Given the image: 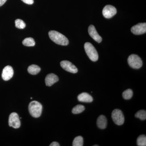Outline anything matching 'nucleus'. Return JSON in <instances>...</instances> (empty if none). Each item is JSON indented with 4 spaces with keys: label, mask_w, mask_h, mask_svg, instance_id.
Masks as SVG:
<instances>
[{
    "label": "nucleus",
    "mask_w": 146,
    "mask_h": 146,
    "mask_svg": "<svg viewBox=\"0 0 146 146\" xmlns=\"http://www.w3.org/2000/svg\"><path fill=\"white\" fill-rule=\"evenodd\" d=\"M48 35L50 39L57 44L67 46L69 44V40L68 38L58 32L51 31L49 32Z\"/></svg>",
    "instance_id": "obj_1"
},
{
    "label": "nucleus",
    "mask_w": 146,
    "mask_h": 146,
    "mask_svg": "<svg viewBox=\"0 0 146 146\" xmlns=\"http://www.w3.org/2000/svg\"><path fill=\"white\" fill-rule=\"evenodd\" d=\"M29 110L30 114L33 117L38 118L42 114V106L39 102L34 101L30 103Z\"/></svg>",
    "instance_id": "obj_2"
},
{
    "label": "nucleus",
    "mask_w": 146,
    "mask_h": 146,
    "mask_svg": "<svg viewBox=\"0 0 146 146\" xmlns=\"http://www.w3.org/2000/svg\"><path fill=\"white\" fill-rule=\"evenodd\" d=\"M84 50L88 57L92 61H96L98 59V54L95 47L91 43L86 42L84 44Z\"/></svg>",
    "instance_id": "obj_3"
},
{
    "label": "nucleus",
    "mask_w": 146,
    "mask_h": 146,
    "mask_svg": "<svg viewBox=\"0 0 146 146\" xmlns=\"http://www.w3.org/2000/svg\"><path fill=\"white\" fill-rule=\"evenodd\" d=\"M127 61L129 66L133 69H139L143 65V61L137 55H131L129 56Z\"/></svg>",
    "instance_id": "obj_4"
},
{
    "label": "nucleus",
    "mask_w": 146,
    "mask_h": 146,
    "mask_svg": "<svg viewBox=\"0 0 146 146\" xmlns=\"http://www.w3.org/2000/svg\"><path fill=\"white\" fill-rule=\"evenodd\" d=\"M112 118L113 121L117 125H122L124 123V116L122 112L119 109H115L112 111Z\"/></svg>",
    "instance_id": "obj_5"
},
{
    "label": "nucleus",
    "mask_w": 146,
    "mask_h": 146,
    "mask_svg": "<svg viewBox=\"0 0 146 146\" xmlns=\"http://www.w3.org/2000/svg\"><path fill=\"white\" fill-rule=\"evenodd\" d=\"M9 126L14 128H18L21 127V121L17 113L13 112L9 115Z\"/></svg>",
    "instance_id": "obj_6"
},
{
    "label": "nucleus",
    "mask_w": 146,
    "mask_h": 146,
    "mask_svg": "<svg viewBox=\"0 0 146 146\" xmlns=\"http://www.w3.org/2000/svg\"><path fill=\"white\" fill-rule=\"evenodd\" d=\"M60 66L63 69L67 72L73 74L78 72L77 68L74 64L68 60H63L60 63Z\"/></svg>",
    "instance_id": "obj_7"
},
{
    "label": "nucleus",
    "mask_w": 146,
    "mask_h": 146,
    "mask_svg": "<svg viewBox=\"0 0 146 146\" xmlns=\"http://www.w3.org/2000/svg\"><path fill=\"white\" fill-rule=\"evenodd\" d=\"M117 9L115 7L111 5H107L104 8L102 14L105 18H110L117 13Z\"/></svg>",
    "instance_id": "obj_8"
},
{
    "label": "nucleus",
    "mask_w": 146,
    "mask_h": 146,
    "mask_svg": "<svg viewBox=\"0 0 146 146\" xmlns=\"http://www.w3.org/2000/svg\"><path fill=\"white\" fill-rule=\"evenodd\" d=\"M131 31L133 34L140 35L146 32V23H140L134 26L131 28Z\"/></svg>",
    "instance_id": "obj_9"
},
{
    "label": "nucleus",
    "mask_w": 146,
    "mask_h": 146,
    "mask_svg": "<svg viewBox=\"0 0 146 146\" xmlns=\"http://www.w3.org/2000/svg\"><path fill=\"white\" fill-rule=\"evenodd\" d=\"M13 68L11 66L7 65L3 70L2 77L3 80L7 81L12 78L13 75Z\"/></svg>",
    "instance_id": "obj_10"
},
{
    "label": "nucleus",
    "mask_w": 146,
    "mask_h": 146,
    "mask_svg": "<svg viewBox=\"0 0 146 146\" xmlns=\"http://www.w3.org/2000/svg\"><path fill=\"white\" fill-rule=\"evenodd\" d=\"M88 32L90 36L94 39V40L100 43L101 42L102 39L101 36H100L97 32L95 27L93 25H91L89 27L88 29Z\"/></svg>",
    "instance_id": "obj_11"
},
{
    "label": "nucleus",
    "mask_w": 146,
    "mask_h": 146,
    "mask_svg": "<svg viewBox=\"0 0 146 146\" xmlns=\"http://www.w3.org/2000/svg\"><path fill=\"white\" fill-rule=\"evenodd\" d=\"M58 77L54 74H50L47 75L45 78V82L47 86H50L58 81Z\"/></svg>",
    "instance_id": "obj_12"
},
{
    "label": "nucleus",
    "mask_w": 146,
    "mask_h": 146,
    "mask_svg": "<svg viewBox=\"0 0 146 146\" xmlns=\"http://www.w3.org/2000/svg\"><path fill=\"white\" fill-rule=\"evenodd\" d=\"M97 124L98 127L101 129H104L107 125V120L105 116L101 115L98 118Z\"/></svg>",
    "instance_id": "obj_13"
},
{
    "label": "nucleus",
    "mask_w": 146,
    "mask_h": 146,
    "mask_svg": "<svg viewBox=\"0 0 146 146\" xmlns=\"http://www.w3.org/2000/svg\"><path fill=\"white\" fill-rule=\"evenodd\" d=\"M79 101L83 102H91L93 101V98L91 95L86 93H82L78 96Z\"/></svg>",
    "instance_id": "obj_14"
},
{
    "label": "nucleus",
    "mask_w": 146,
    "mask_h": 146,
    "mask_svg": "<svg viewBox=\"0 0 146 146\" xmlns=\"http://www.w3.org/2000/svg\"><path fill=\"white\" fill-rule=\"evenodd\" d=\"M41 71V69L38 65H32L29 66L28 68V72L31 74H37Z\"/></svg>",
    "instance_id": "obj_15"
},
{
    "label": "nucleus",
    "mask_w": 146,
    "mask_h": 146,
    "mask_svg": "<svg viewBox=\"0 0 146 146\" xmlns=\"http://www.w3.org/2000/svg\"><path fill=\"white\" fill-rule=\"evenodd\" d=\"M23 44L26 46H34L35 44L34 39L32 37L26 38L23 41Z\"/></svg>",
    "instance_id": "obj_16"
},
{
    "label": "nucleus",
    "mask_w": 146,
    "mask_h": 146,
    "mask_svg": "<svg viewBox=\"0 0 146 146\" xmlns=\"http://www.w3.org/2000/svg\"><path fill=\"white\" fill-rule=\"evenodd\" d=\"M85 110V107L82 105H78L75 106L72 110V112L74 114H78L83 112Z\"/></svg>",
    "instance_id": "obj_17"
},
{
    "label": "nucleus",
    "mask_w": 146,
    "mask_h": 146,
    "mask_svg": "<svg viewBox=\"0 0 146 146\" xmlns=\"http://www.w3.org/2000/svg\"><path fill=\"white\" fill-rule=\"evenodd\" d=\"M137 145L145 146L146 145V137L145 135H141L137 138Z\"/></svg>",
    "instance_id": "obj_18"
},
{
    "label": "nucleus",
    "mask_w": 146,
    "mask_h": 146,
    "mask_svg": "<svg viewBox=\"0 0 146 146\" xmlns=\"http://www.w3.org/2000/svg\"><path fill=\"white\" fill-rule=\"evenodd\" d=\"M73 146H83V138L81 136L76 137L74 139L72 143Z\"/></svg>",
    "instance_id": "obj_19"
},
{
    "label": "nucleus",
    "mask_w": 146,
    "mask_h": 146,
    "mask_svg": "<svg viewBox=\"0 0 146 146\" xmlns=\"http://www.w3.org/2000/svg\"><path fill=\"white\" fill-rule=\"evenodd\" d=\"M133 91L130 89H128L123 92V98L125 100H129L133 96Z\"/></svg>",
    "instance_id": "obj_20"
},
{
    "label": "nucleus",
    "mask_w": 146,
    "mask_h": 146,
    "mask_svg": "<svg viewBox=\"0 0 146 146\" xmlns=\"http://www.w3.org/2000/svg\"><path fill=\"white\" fill-rule=\"evenodd\" d=\"M136 118H139L141 120H145L146 119V111L145 110H141L138 111L135 115Z\"/></svg>",
    "instance_id": "obj_21"
},
{
    "label": "nucleus",
    "mask_w": 146,
    "mask_h": 146,
    "mask_svg": "<svg viewBox=\"0 0 146 146\" xmlns=\"http://www.w3.org/2000/svg\"><path fill=\"white\" fill-rule=\"evenodd\" d=\"M15 26L17 28L24 29L26 27V24L23 20L18 19L15 21Z\"/></svg>",
    "instance_id": "obj_22"
},
{
    "label": "nucleus",
    "mask_w": 146,
    "mask_h": 146,
    "mask_svg": "<svg viewBox=\"0 0 146 146\" xmlns=\"http://www.w3.org/2000/svg\"><path fill=\"white\" fill-rule=\"evenodd\" d=\"M21 1H23L25 3L28 5H32L34 3L33 0H21Z\"/></svg>",
    "instance_id": "obj_23"
},
{
    "label": "nucleus",
    "mask_w": 146,
    "mask_h": 146,
    "mask_svg": "<svg viewBox=\"0 0 146 146\" xmlns=\"http://www.w3.org/2000/svg\"><path fill=\"white\" fill-rule=\"evenodd\" d=\"M50 146H59L60 145L58 143L56 142H53L50 145Z\"/></svg>",
    "instance_id": "obj_24"
},
{
    "label": "nucleus",
    "mask_w": 146,
    "mask_h": 146,
    "mask_svg": "<svg viewBox=\"0 0 146 146\" xmlns=\"http://www.w3.org/2000/svg\"><path fill=\"white\" fill-rule=\"evenodd\" d=\"M7 0H0V7L3 5Z\"/></svg>",
    "instance_id": "obj_25"
},
{
    "label": "nucleus",
    "mask_w": 146,
    "mask_h": 146,
    "mask_svg": "<svg viewBox=\"0 0 146 146\" xmlns=\"http://www.w3.org/2000/svg\"><path fill=\"white\" fill-rule=\"evenodd\" d=\"M98 145H94V146H98Z\"/></svg>",
    "instance_id": "obj_26"
}]
</instances>
